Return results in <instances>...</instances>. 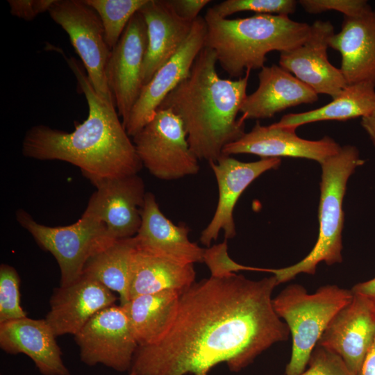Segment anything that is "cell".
I'll return each mask as SVG.
<instances>
[{
    "label": "cell",
    "instance_id": "obj_1",
    "mask_svg": "<svg viewBox=\"0 0 375 375\" xmlns=\"http://www.w3.org/2000/svg\"><path fill=\"white\" fill-rule=\"evenodd\" d=\"M276 277L258 281L233 274L210 277L181 294L176 317L158 342L138 346L129 372L208 375L224 362L239 372L290 334L275 312Z\"/></svg>",
    "mask_w": 375,
    "mask_h": 375
},
{
    "label": "cell",
    "instance_id": "obj_2",
    "mask_svg": "<svg viewBox=\"0 0 375 375\" xmlns=\"http://www.w3.org/2000/svg\"><path fill=\"white\" fill-rule=\"evenodd\" d=\"M66 60L85 97L88 117L72 132L42 124L33 126L24 138L23 155L41 160L69 162L80 168L92 184L137 174L143 165L116 107L97 94L78 60L74 58Z\"/></svg>",
    "mask_w": 375,
    "mask_h": 375
},
{
    "label": "cell",
    "instance_id": "obj_3",
    "mask_svg": "<svg viewBox=\"0 0 375 375\" xmlns=\"http://www.w3.org/2000/svg\"><path fill=\"white\" fill-rule=\"evenodd\" d=\"M215 53L204 47L189 75L163 100L181 120L190 149L199 160L216 162L226 146L246 132L237 116L247 94L251 71L235 80L221 78Z\"/></svg>",
    "mask_w": 375,
    "mask_h": 375
},
{
    "label": "cell",
    "instance_id": "obj_4",
    "mask_svg": "<svg viewBox=\"0 0 375 375\" xmlns=\"http://www.w3.org/2000/svg\"><path fill=\"white\" fill-rule=\"evenodd\" d=\"M204 19L205 47L214 51L217 62L230 77L238 78L247 71L265 67L271 51L281 53L303 44L311 28V25L287 15L255 14L227 19L218 16L211 8Z\"/></svg>",
    "mask_w": 375,
    "mask_h": 375
},
{
    "label": "cell",
    "instance_id": "obj_5",
    "mask_svg": "<svg viewBox=\"0 0 375 375\" xmlns=\"http://www.w3.org/2000/svg\"><path fill=\"white\" fill-rule=\"evenodd\" d=\"M364 163L358 149L355 146L346 145L321 164L317 240L310 252L297 263L270 269L278 285L292 280L301 273L315 274L321 262L331 265L342 261V232L344 221L342 203L347 183L355 169Z\"/></svg>",
    "mask_w": 375,
    "mask_h": 375
},
{
    "label": "cell",
    "instance_id": "obj_6",
    "mask_svg": "<svg viewBox=\"0 0 375 375\" xmlns=\"http://www.w3.org/2000/svg\"><path fill=\"white\" fill-rule=\"evenodd\" d=\"M352 298L351 290L335 285L320 287L309 294L302 285L291 284L272 299L275 312L284 319L292 335V353L285 375H299L306 369L328 323Z\"/></svg>",
    "mask_w": 375,
    "mask_h": 375
},
{
    "label": "cell",
    "instance_id": "obj_7",
    "mask_svg": "<svg viewBox=\"0 0 375 375\" xmlns=\"http://www.w3.org/2000/svg\"><path fill=\"white\" fill-rule=\"evenodd\" d=\"M16 217L40 247L56 258L60 272V286L78 279L87 261L115 241L101 222L85 212L76 223L56 227L36 222L22 209L17 211Z\"/></svg>",
    "mask_w": 375,
    "mask_h": 375
},
{
    "label": "cell",
    "instance_id": "obj_8",
    "mask_svg": "<svg viewBox=\"0 0 375 375\" xmlns=\"http://www.w3.org/2000/svg\"><path fill=\"white\" fill-rule=\"evenodd\" d=\"M132 138L142 165L155 177L169 181L199 172L183 123L171 110L158 109Z\"/></svg>",
    "mask_w": 375,
    "mask_h": 375
},
{
    "label": "cell",
    "instance_id": "obj_9",
    "mask_svg": "<svg viewBox=\"0 0 375 375\" xmlns=\"http://www.w3.org/2000/svg\"><path fill=\"white\" fill-rule=\"evenodd\" d=\"M48 12L69 35L95 92L116 107L106 78L111 49L97 12L85 0H55Z\"/></svg>",
    "mask_w": 375,
    "mask_h": 375
},
{
    "label": "cell",
    "instance_id": "obj_10",
    "mask_svg": "<svg viewBox=\"0 0 375 375\" xmlns=\"http://www.w3.org/2000/svg\"><path fill=\"white\" fill-rule=\"evenodd\" d=\"M82 362L130 371L138 344L123 306L115 304L95 314L74 335Z\"/></svg>",
    "mask_w": 375,
    "mask_h": 375
},
{
    "label": "cell",
    "instance_id": "obj_11",
    "mask_svg": "<svg viewBox=\"0 0 375 375\" xmlns=\"http://www.w3.org/2000/svg\"><path fill=\"white\" fill-rule=\"evenodd\" d=\"M147 44V26L138 11L112 49L106 69L108 84L124 127L144 88Z\"/></svg>",
    "mask_w": 375,
    "mask_h": 375
},
{
    "label": "cell",
    "instance_id": "obj_12",
    "mask_svg": "<svg viewBox=\"0 0 375 375\" xmlns=\"http://www.w3.org/2000/svg\"><path fill=\"white\" fill-rule=\"evenodd\" d=\"M206 33V20L199 16L180 49L144 86L124 125L130 137H133L152 119L165 97L189 75L197 57L205 47Z\"/></svg>",
    "mask_w": 375,
    "mask_h": 375
},
{
    "label": "cell",
    "instance_id": "obj_13",
    "mask_svg": "<svg viewBox=\"0 0 375 375\" xmlns=\"http://www.w3.org/2000/svg\"><path fill=\"white\" fill-rule=\"evenodd\" d=\"M93 185L97 190L84 212L101 222L114 240L134 237L141 224L147 194L143 180L137 174Z\"/></svg>",
    "mask_w": 375,
    "mask_h": 375
},
{
    "label": "cell",
    "instance_id": "obj_14",
    "mask_svg": "<svg viewBox=\"0 0 375 375\" xmlns=\"http://www.w3.org/2000/svg\"><path fill=\"white\" fill-rule=\"evenodd\" d=\"M281 162L279 158L245 162L224 154L216 162H208L217 183L219 197L213 217L201 232L200 241L203 244L210 247L220 231H224L226 240L235 236L233 210L240 197L256 178L278 168Z\"/></svg>",
    "mask_w": 375,
    "mask_h": 375
},
{
    "label": "cell",
    "instance_id": "obj_15",
    "mask_svg": "<svg viewBox=\"0 0 375 375\" xmlns=\"http://www.w3.org/2000/svg\"><path fill=\"white\" fill-rule=\"evenodd\" d=\"M335 33L329 21L317 20L301 45L281 52L279 66L293 74L315 92L337 97L347 86L340 69L328 58L329 40Z\"/></svg>",
    "mask_w": 375,
    "mask_h": 375
},
{
    "label": "cell",
    "instance_id": "obj_16",
    "mask_svg": "<svg viewBox=\"0 0 375 375\" xmlns=\"http://www.w3.org/2000/svg\"><path fill=\"white\" fill-rule=\"evenodd\" d=\"M374 339L375 308L364 296L353 293L351 301L332 318L317 344L334 351L355 375H360Z\"/></svg>",
    "mask_w": 375,
    "mask_h": 375
},
{
    "label": "cell",
    "instance_id": "obj_17",
    "mask_svg": "<svg viewBox=\"0 0 375 375\" xmlns=\"http://www.w3.org/2000/svg\"><path fill=\"white\" fill-rule=\"evenodd\" d=\"M295 130L274 124L262 126L258 122L251 131L226 146L222 154L248 153L261 158H303L315 160L321 165L341 149L338 143L328 136L319 140H308L299 137Z\"/></svg>",
    "mask_w": 375,
    "mask_h": 375
},
{
    "label": "cell",
    "instance_id": "obj_18",
    "mask_svg": "<svg viewBox=\"0 0 375 375\" xmlns=\"http://www.w3.org/2000/svg\"><path fill=\"white\" fill-rule=\"evenodd\" d=\"M117 299L112 291L82 275L72 283L53 290L45 320L56 337L75 335L95 314L114 305Z\"/></svg>",
    "mask_w": 375,
    "mask_h": 375
},
{
    "label": "cell",
    "instance_id": "obj_19",
    "mask_svg": "<svg viewBox=\"0 0 375 375\" xmlns=\"http://www.w3.org/2000/svg\"><path fill=\"white\" fill-rule=\"evenodd\" d=\"M189 232L186 225H176L166 217L155 196L147 192L141 224L134 236L138 249L183 264L201 262L204 249L190 240Z\"/></svg>",
    "mask_w": 375,
    "mask_h": 375
},
{
    "label": "cell",
    "instance_id": "obj_20",
    "mask_svg": "<svg viewBox=\"0 0 375 375\" xmlns=\"http://www.w3.org/2000/svg\"><path fill=\"white\" fill-rule=\"evenodd\" d=\"M51 327L44 319L27 317L0 324V347L11 355L24 353L42 375H72Z\"/></svg>",
    "mask_w": 375,
    "mask_h": 375
},
{
    "label": "cell",
    "instance_id": "obj_21",
    "mask_svg": "<svg viewBox=\"0 0 375 375\" xmlns=\"http://www.w3.org/2000/svg\"><path fill=\"white\" fill-rule=\"evenodd\" d=\"M258 86L247 95L240 119L269 118L290 107L313 103L318 94L279 65L263 67L258 73Z\"/></svg>",
    "mask_w": 375,
    "mask_h": 375
},
{
    "label": "cell",
    "instance_id": "obj_22",
    "mask_svg": "<svg viewBox=\"0 0 375 375\" xmlns=\"http://www.w3.org/2000/svg\"><path fill=\"white\" fill-rule=\"evenodd\" d=\"M329 47L341 55L340 69L347 85L367 83L375 87V10L356 17H344Z\"/></svg>",
    "mask_w": 375,
    "mask_h": 375
},
{
    "label": "cell",
    "instance_id": "obj_23",
    "mask_svg": "<svg viewBox=\"0 0 375 375\" xmlns=\"http://www.w3.org/2000/svg\"><path fill=\"white\" fill-rule=\"evenodd\" d=\"M139 12L144 19L148 38L142 74L144 86L180 49L190 33L193 22L181 18L167 0H147Z\"/></svg>",
    "mask_w": 375,
    "mask_h": 375
},
{
    "label": "cell",
    "instance_id": "obj_24",
    "mask_svg": "<svg viewBox=\"0 0 375 375\" xmlns=\"http://www.w3.org/2000/svg\"><path fill=\"white\" fill-rule=\"evenodd\" d=\"M193 264H183L136 249L129 301L138 296L172 290L180 294L195 283Z\"/></svg>",
    "mask_w": 375,
    "mask_h": 375
},
{
    "label": "cell",
    "instance_id": "obj_25",
    "mask_svg": "<svg viewBox=\"0 0 375 375\" xmlns=\"http://www.w3.org/2000/svg\"><path fill=\"white\" fill-rule=\"evenodd\" d=\"M180 295L167 290L135 297L122 306L138 346L154 344L167 334L176 317Z\"/></svg>",
    "mask_w": 375,
    "mask_h": 375
},
{
    "label": "cell",
    "instance_id": "obj_26",
    "mask_svg": "<svg viewBox=\"0 0 375 375\" xmlns=\"http://www.w3.org/2000/svg\"><path fill=\"white\" fill-rule=\"evenodd\" d=\"M137 249L134 237L117 240L92 256L83 274L119 294V305L129 301L133 256Z\"/></svg>",
    "mask_w": 375,
    "mask_h": 375
},
{
    "label": "cell",
    "instance_id": "obj_27",
    "mask_svg": "<svg viewBox=\"0 0 375 375\" xmlns=\"http://www.w3.org/2000/svg\"><path fill=\"white\" fill-rule=\"evenodd\" d=\"M375 110V87L367 83L347 85L335 99L315 110L290 113L274 123L276 126L297 128L308 123L361 118Z\"/></svg>",
    "mask_w": 375,
    "mask_h": 375
},
{
    "label": "cell",
    "instance_id": "obj_28",
    "mask_svg": "<svg viewBox=\"0 0 375 375\" xmlns=\"http://www.w3.org/2000/svg\"><path fill=\"white\" fill-rule=\"evenodd\" d=\"M98 14L105 33L106 42L112 50L132 17L147 0H85Z\"/></svg>",
    "mask_w": 375,
    "mask_h": 375
},
{
    "label": "cell",
    "instance_id": "obj_29",
    "mask_svg": "<svg viewBox=\"0 0 375 375\" xmlns=\"http://www.w3.org/2000/svg\"><path fill=\"white\" fill-rule=\"evenodd\" d=\"M20 278L12 266H0V324L27 317L20 303Z\"/></svg>",
    "mask_w": 375,
    "mask_h": 375
},
{
    "label": "cell",
    "instance_id": "obj_30",
    "mask_svg": "<svg viewBox=\"0 0 375 375\" xmlns=\"http://www.w3.org/2000/svg\"><path fill=\"white\" fill-rule=\"evenodd\" d=\"M297 4L294 0H226L210 8L222 18L242 11L289 16L295 12Z\"/></svg>",
    "mask_w": 375,
    "mask_h": 375
},
{
    "label": "cell",
    "instance_id": "obj_31",
    "mask_svg": "<svg viewBox=\"0 0 375 375\" xmlns=\"http://www.w3.org/2000/svg\"><path fill=\"white\" fill-rule=\"evenodd\" d=\"M226 240L204 249L203 262L208 267L211 277L224 278L242 270L269 272V269L246 266L232 260L228 253Z\"/></svg>",
    "mask_w": 375,
    "mask_h": 375
},
{
    "label": "cell",
    "instance_id": "obj_32",
    "mask_svg": "<svg viewBox=\"0 0 375 375\" xmlns=\"http://www.w3.org/2000/svg\"><path fill=\"white\" fill-rule=\"evenodd\" d=\"M306 369L299 375H355L334 351L317 344Z\"/></svg>",
    "mask_w": 375,
    "mask_h": 375
},
{
    "label": "cell",
    "instance_id": "obj_33",
    "mask_svg": "<svg viewBox=\"0 0 375 375\" xmlns=\"http://www.w3.org/2000/svg\"><path fill=\"white\" fill-rule=\"evenodd\" d=\"M298 2L310 14L335 10L342 13L344 17H356L372 10L365 0H300Z\"/></svg>",
    "mask_w": 375,
    "mask_h": 375
},
{
    "label": "cell",
    "instance_id": "obj_34",
    "mask_svg": "<svg viewBox=\"0 0 375 375\" xmlns=\"http://www.w3.org/2000/svg\"><path fill=\"white\" fill-rule=\"evenodd\" d=\"M55 0H8L10 13L20 19L31 21L38 15L49 11Z\"/></svg>",
    "mask_w": 375,
    "mask_h": 375
},
{
    "label": "cell",
    "instance_id": "obj_35",
    "mask_svg": "<svg viewBox=\"0 0 375 375\" xmlns=\"http://www.w3.org/2000/svg\"><path fill=\"white\" fill-rule=\"evenodd\" d=\"M172 10L182 19L194 22L209 0H167Z\"/></svg>",
    "mask_w": 375,
    "mask_h": 375
},
{
    "label": "cell",
    "instance_id": "obj_36",
    "mask_svg": "<svg viewBox=\"0 0 375 375\" xmlns=\"http://www.w3.org/2000/svg\"><path fill=\"white\" fill-rule=\"evenodd\" d=\"M351 290L353 294L366 297L375 308V277L354 285Z\"/></svg>",
    "mask_w": 375,
    "mask_h": 375
},
{
    "label": "cell",
    "instance_id": "obj_37",
    "mask_svg": "<svg viewBox=\"0 0 375 375\" xmlns=\"http://www.w3.org/2000/svg\"><path fill=\"white\" fill-rule=\"evenodd\" d=\"M360 375H375V339L365 358Z\"/></svg>",
    "mask_w": 375,
    "mask_h": 375
},
{
    "label": "cell",
    "instance_id": "obj_38",
    "mask_svg": "<svg viewBox=\"0 0 375 375\" xmlns=\"http://www.w3.org/2000/svg\"><path fill=\"white\" fill-rule=\"evenodd\" d=\"M360 124L375 147V110L361 118Z\"/></svg>",
    "mask_w": 375,
    "mask_h": 375
},
{
    "label": "cell",
    "instance_id": "obj_39",
    "mask_svg": "<svg viewBox=\"0 0 375 375\" xmlns=\"http://www.w3.org/2000/svg\"><path fill=\"white\" fill-rule=\"evenodd\" d=\"M128 375H137L135 374H133V373H131V372H129V374Z\"/></svg>",
    "mask_w": 375,
    "mask_h": 375
}]
</instances>
